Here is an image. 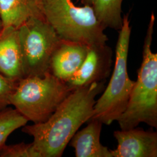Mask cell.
Wrapping results in <instances>:
<instances>
[{
  "label": "cell",
  "mask_w": 157,
  "mask_h": 157,
  "mask_svg": "<svg viewBox=\"0 0 157 157\" xmlns=\"http://www.w3.org/2000/svg\"><path fill=\"white\" fill-rule=\"evenodd\" d=\"M103 80L71 91L44 122L23 126L33 138L32 144L41 157H61L80 126L94 113L95 97L105 88Z\"/></svg>",
  "instance_id": "cell-1"
},
{
  "label": "cell",
  "mask_w": 157,
  "mask_h": 157,
  "mask_svg": "<svg viewBox=\"0 0 157 157\" xmlns=\"http://www.w3.org/2000/svg\"><path fill=\"white\" fill-rule=\"evenodd\" d=\"M155 17L152 13L143 50V60L137 79L131 91L127 107L117 121L122 130L144 123L157 128V54L151 51Z\"/></svg>",
  "instance_id": "cell-2"
},
{
  "label": "cell",
  "mask_w": 157,
  "mask_h": 157,
  "mask_svg": "<svg viewBox=\"0 0 157 157\" xmlns=\"http://www.w3.org/2000/svg\"><path fill=\"white\" fill-rule=\"evenodd\" d=\"M46 21L65 41L89 47L106 44L105 28L89 6H76L71 0H43Z\"/></svg>",
  "instance_id": "cell-3"
},
{
  "label": "cell",
  "mask_w": 157,
  "mask_h": 157,
  "mask_svg": "<svg viewBox=\"0 0 157 157\" xmlns=\"http://www.w3.org/2000/svg\"><path fill=\"white\" fill-rule=\"evenodd\" d=\"M71 91L65 82L48 72L21 79L9 102L29 121L39 124L50 117Z\"/></svg>",
  "instance_id": "cell-4"
},
{
  "label": "cell",
  "mask_w": 157,
  "mask_h": 157,
  "mask_svg": "<svg viewBox=\"0 0 157 157\" xmlns=\"http://www.w3.org/2000/svg\"><path fill=\"white\" fill-rule=\"evenodd\" d=\"M132 28L129 15L123 17V23L119 30L116 46L115 65L109 82L99 99L96 101L91 119L109 125L117 121L126 109L135 81L129 78L128 56Z\"/></svg>",
  "instance_id": "cell-5"
},
{
  "label": "cell",
  "mask_w": 157,
  "mask_h": 157,
  "mask_svg": "<svg viewBox=\"0 0 157 157\" xmlns=\"http://www.w3.org/2000/svg\"><path fill=\"white\" fill-rule=\"evenodd\" d=\"M25 78L49 72L51 57L61 39L45 18H29L18 28Z\"/></svg>",
  "instance_id": "cell-6"
},
{
  "label": "cell",
  "mask_w": 157,
  "mask_h": 157,
  "mask_svg": "<svg viewBox=\"0 0 157 157\" xmlns=\"http://www.w3.org/2000/svg\"><path fill=\"white\" fill-rule=\"evenodd\" d=\"M112 51L106 44L89 47L86 57L78 71L66 83L71 91L106 80L111 72Z\"/></svg>",
  "instance_id": "cell-7"
},
{
  "label": "cell",
  "mask_w": 157,
  "mask_h": 157,
  "mask_svg": "<svg viewBox=\"0 0 157 157\" xmlns=\"http://www.w3.org/2000/svg\"><path fill=\"white\" fill-rule=\"evenodd\" d=\"M113 136L117 148L111 150L112 157H157V133L136 128L117 130Z\"/></svg>",
  "instance_id": "cell-8"
},
{
  "label": "cell",
  "mask_w": 157,
  "mask_h": 157,
  "mask_svg": "<svg viewBox=\"0 0 157 157\" xmlns=\"http://www.w3.org/2000/svg\"><path fill=\"white\" fill-rule=\"evenodd\" d=\"M89 48L83 44L61 40L51 57L49 72L67 82L82 65Z\"/></svg>",
  "instance_id": "cell-9"
},
{
  "label": "cell",
  "mask_w": 157,
  "mask_h": 157,
  "mask_svg": "<svg viewBox=\"0 0 157 157\" xmlns=\"http://www.w3.org/2000/svg\"><path fill=\"white\" fill-rule=\"evenodd\" d=\"M0 73L16 83L25 78L18 29L10 27L0 33Z\"/></svg>",
  "instance_id": "cell-10"
},
{
  "label": "cell",
  "mask_w": 157,
  "mask_h": 157,
  "mask_svg": "<svg viewBox=\"0 0 157 157\" xmlns=\"http://www.w3.org/2000/svg\"><path fill=\"white\" fill-rule=\"evenodd\" d=\"M86 127L78 131L69 141L76 157H112L111 150L100 143L102 124L91 119Z\"/></svg>",
  "instance_id": "cell-11"
},
{
  "label": "cell",
  "mask_w": 157,
  "mask_h": 157,
  "mask_svg": "<svg viewBox=\"0 0 157 157\" xmlns=\"http://www.w3.org/2000/svg\"><path fill=\"white\" fill-rule=\"evenodd\" d=\"M45 18L43 0H0V17L2 29H18L29 18Z\"/></svg>",
  "instance_id": "cell-12"
},
{
  "label": "cell",
  "mask_w": 157,
  "mask_h": 157,
  "mask_svg": "<svg viewBox=\"0 0 157 157\" xmlns=\"http://www.w3.org/2000/svg\"><path fill=\"white\" fill-rule=\"evenodd\" d=\"M122 1L123 0H81V3L93 8L95 17L105 28L119 30L123 23Z\"/></svg>",
  "instance_id": "cell-13"
},
{
  "label": "cell",
  "mask_w": 157,
  "mask_h": 157,
  "mask_svg": "<svg viewBox=\"0 0 157 157\" xmlns=\"http://www.w3.org/2000/svg\"><path fill=\"white\" fill-rule=\"evenodd\" d=\"M28 121L15 108L7 107L0 109V150L6 144L10 135Z\"/></svg>",
  "instance_id": "cell-14"
},
{
  "label": "cell",
  "mask_w": 157,
  "mask_h": 157,
  "mask_svg": "<svg viewBox=\"0 0 157 157\" xmlns=\"http://www.w3.org/2000/svg\"><path fill=\"white\" fill-rule=\"evenodd\" d=\"M0 157H41L32 143L23 142L17 144L6 145L0 150Z\"/></svg>",
  "instance_id": "cell-15"
},
{
  "label": "cell",
  "mask_w": 157,
  "mask_h": 157,
  "mask_svg": "<svg viewBox=\"0 0 157 157\" xmlns=\"http://www.w3.org/2000/svg\"><path fill=\"white\" fill-rule=\"evenodd\" d=\"M17 84L0 73V109L10 105V97L16 89Z\"/></svg>",
  "instance_id": "cell-16"
},
{
  "label": "cell",
  "mask_w": 157,
  "mask_h": 157,
  "mask_svg": "<svg viewBox=\"0 0 157 157\" xmlns=\"http://www.w3.org/2000/svg\"><path fill=\"white\" fill-rule=\"evenodd\" d=\"M2 30V21H1V19L0 17V33L1 32Z\"/></svg>",
  "instance_id": "cell-17"
}]
</instances>
